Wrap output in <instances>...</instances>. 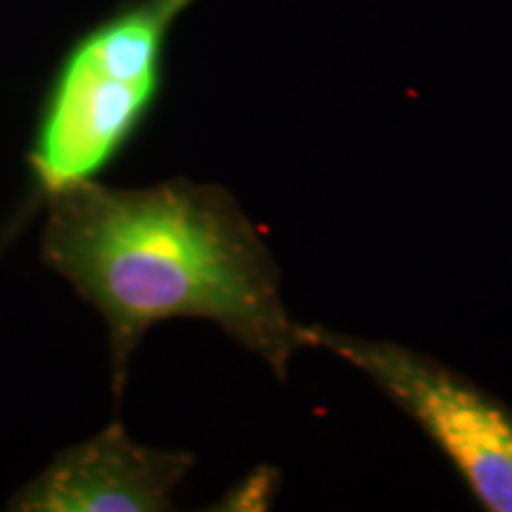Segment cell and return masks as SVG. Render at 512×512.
<instances>
[{
  "label": "cell",
  "mask_w": 512,
  "mask_h": 512,
  "mask_svg": "<svg viewBox=\"0 0 512 512\" xmlns=\"http://www.w3.org/2000/svg\"><path fill=\"white\" fill-rule=\"evenodd\" d=\"M41 261L105 320L112 389L164 320L202 318L264 358L280 380L297 342L259 230L219 185L185 178L119 190L81 183L46 202Z\"/></svg>",
  "instance_id": "obj_1"
},
{
  "label": "cell",
  "mask_w": 512,
  "mask_h": 512,
  "mask_svg": "<svg viewBox=\"0 0 512 512\" xmlns=\"http://www.w3.org/2000/svg\"><path fill=\"white\" fill-rule=\"evenodd\" d=\"M195 0H128L69 43L38 105L34 200L98 181L138 138L164 88L166 46Z\"/></svg>",
  "instance_id": "obj_2"
},
{
  "label": "cell",
  "mask_w": 512,
  "mask_h": 512,
  "mask_svg": "<svg viewBox=\"0 0 512 512\" xmlns=\"http://www.w3.org/2000/svg\"><path fill=\"white\" fill-rule=\"evenodd\" d=\"M299 347L330 351L361 370L430 434L491 512H512V411L432 358L394 342L297 325Z\"/></svg>",
  "instance_id": "obj_3"
},
{
  "label": "cell",
  "mask_w": 512,
  "mask_h": 512,
  "mask_svg": "<svg viewBox=\"0 0 512 512\" xmlns=\"http://www.w3.org/2000/svg\"><path fill=\"white\" fill-rule=\"evenodd\" d=\"M195 467L188 451L136 444L121 422L57 453L41 475L19 489L17 512H164Z\"/></svg>",
  "instance_id": "obj_4"
},
{
  "label": "cell",
  "mask_w": 512,
  "mask_h": 512,
  "mask_svg": "<svg viewBox=\"0 0 512 512\" xmlns=\"http://www.w3.org/2000/svg\"><path fill=\"white\" fill-rule=\"evenodd\" d=\"M271 475L273 472H256V475L249 479V482L240 484L235 494H230L228 505H221V508H233V510H247V508H259L256 503H268L271 501Z\"/></svg>",
  "instance_id": "obj_5"
}]
</instances>
